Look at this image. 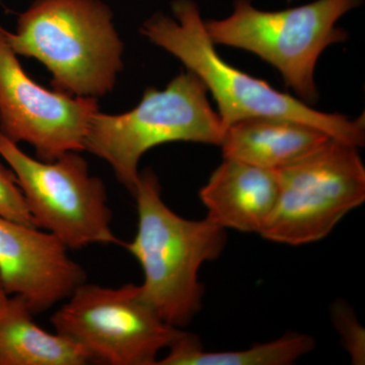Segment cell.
Returning <instances> with one entry per match:
<instances>
[{
	"label": "cell",
	"mask_w": 365,
	"mask_h": 365,
	"mask_svg": "<svg viewBox=\"0 0 365 365\" xmlns=\"http://www.w3.org/2000/svg\"><path fill=\"white\" fill-rule=\"evenodd\" d=\"M316 342L311 336L288 333L278 339L240 351L206 352L199 338L182 332L169 353L157 365H288L312 352Z\"/></svg>",
	"instance_id": "14"
},
{
	"label": "cell",
	"mask_w": 365,
	"mask_h": 365,
	"mask_svg": "<svg viewBox=\"0 0 365 365\" xmlns=\"http://www.w3.org/2000/svg\"><path fill=\"white\" fill-rule=\"evenodd\" d=\"M0 217L38 227L13 170L0 163Z\"/></svg>",
	"instance_id": "15"
},
{
	"label": "cell",
	"mask_w": 365,
	"mask_h": 365,
	"mask_svg": "<svg viewBox=\"0 0 365 365\" xmlns=\"http://www.w3.org/2000/svg\"><path fill=\"white\" fill-rule=\"evenodd\" d=\"M172 11L174 18L155 14L143 24L140 32L201 79L217 103L223 128L248 118H282L313 125L357 148L364 145V116L352 120L317 111L266 81L230 66L216 52L195 2L174 0Z\"/></svg>",
	"instance_id": "1"
},
{
	"label": "cell",
	"mask_w": 365,
	"mask_h": 365,
	"mask_svg": "<svg viewBox=\"0 0 365 365\" xmlns=\"http://www.w3.org/2000/svg\"><path fill=\"white\" fill-rule=\"evenodd\" d=\"M362 0H317L306 6L266 11L251 0H237L223 20L204 21L215 44L254 53L280 72L285 83L309 104L318 102L314 68L329 46L344 42L347 34L336 24Z\"/></svg>",
	"instance_id": "5"
},
{
	"label": "cell",
	"mask_w": 365,
	"mask_h": 365,
	"mask_svg": "<svg viewBox=\"0 0 365 365\" xmlns=\"http://www.w3.org/2000/svg\"><path fill=\"white\" fill-rule=\"evenodd\" d=\"M50 323L55 333L85 348L93 361L110 365H157L158 353L182 332L163 321L133 283H83Z\"/></svg>",
	"instance_id": "8"
},
{
	"label": "cell",
	"mask_w": 365,
	"mask_h": 365,
	"mask_svg": "<svg viewBox=\"0 0 365 365\" xmlns=\"http://www.w3.org/2000/svg\"><path fill=\"white\" fill-rule=\"evenodd\" d=\"M0 157L13 170L37 227L51 232L67 249L122 244L112 230L105 184L91 176L78 153L44 162L26 155L0 132Z\"/></svg>",
	"instance_id": "6"
},
{
	"label": "cell",
	"mask_w": 365,
	"mask_h": 365,
	"mask_svg": "<svg viewBox=\"0 0 365 365\" xmlns=\"http://www.w3.org/2000/svg\"><path fill=\"white\" fill-rule=\"evenodd\" d=\"M26 300L9 295L0 309V365H86L85 348L66 336L49 333L34 321Z\"/></svg>",
	"instance_id": "13"
},
{
	"label": "cell",
	"mask_w": 365,
	"mask_h": 365,
	"mask_svg": "<svg viewBox=\"0 0 365 365\" xmlns=\"http://www.w3.org/2000/svg\"><path fill=\"white\" fill-rule=\"evenodd\" d=\"M9 297V295L6 294L4 284H2L1 278H0V309H1V307H4V304H6Z\"/></svg>",
	"instance_id": "17"
},
{
	"label": "cell",
	"mask_w": 365,
	"mask_h": 365,
	"mask_svg": "<svg viewBox=\"0 0 365 365\" xmlns=\"http://www.w3.org/2000/svg\"><path fill=\"white\" fill-rule=\"evenodd\" d=\"M6 36L18 56L44 64L53 88L66 95L102 97L123 69V42L102 0H35Z\"/></svg>",
	"instance_id": "3"
},
{
	"label": "cell",
	"mask_w": 365,
	"mask_h": 365,
	"mask_svg": "<svg viewBox=\"0 0 365 365\" xmlns=\"http://www.w3.org/2000/svg\"><path fill=\"white\" fill-rule=\"evenodd\" d=\"M138 227L133 241L122 242L144 274V300L169 325H188L202 306L199 271L220 256L227 242L225 228L208 218L190 220L175 213L162 198L157 175L139 174L133 194Z\"/></svg>",
	"instance_id": "2"
},
{
	"label": "cell",
	"mask_w": 365,
	"mask_h": 365,
	"mask_svg": "<svg viewBox=\"0 0 365 365\" xmlns=\"http://www.w3.org/2000/svg\"><path fill=\"white\" fill-rule=\"evenodd\" d=\"M0 278L7 294L39 314L68 299L86 275L51 232L0 217Z\"/></svg>",
	"instance_id": "10"
},
{
	"label": "cell",
	"mask_w": 365,
	"mask_h": 365,
	"mask_svg": "<svg viewBox=\"0 0 365 365\" xmlns=\"http://www.w3.org/2000/svg\"><path fill=\"white\" fill-rule=\"evenodd\" d=\"M207 91L201 79L187 71L165 90H146L131 111H98L91 120L85 150L109 163L118 181L133 194L139 162L155 146L176 141L220 145L225 128Z\"/></svg>",
	"instance_id": "4"
},
{
	"label": "cell",
	"mask_w": 365,
	"mask_h": 365,
	"mask_svg": "<svg viewBox=\"0 0 365 365\" xmlns=\"http://www.w3.org/2000/svg\"><path fill=\"white\" fill-rule=\"evenodd\" d=\"M357 148L333 138L313 155L276 170L279 196L262 237L302 246L330 235L365 200V168Z\"/></svg>",
	"instance_id": "7"
},
{
	"label": "cell",
	"mask_w": 365,
	"mask_h": 365,
	"mask_svg": "<svg viewBox=\"0 0 365 365\" xmlns=\"http://www.w3.org/2000/svg\"><path fill=\"white\" fill-rule=\"evenodd\" d=\"M336 326L342 335L344 344L351 354L354 364L364 361V331L351 312L344 306H336L334 309Z\"/></svg>",
	"instance_id": "16"
},
{
	"label": "cell",
	"mask_w": 365,
	"mask_h": 365,
	"mask_svg": "<svg viewBox=\"0 0 365 365\" xmlns=\"http://www.w3.org/2000/svg\"><path fill=\"white\" fill-rule=\"evenodd\" d=\"M96 98L48 91L21 67L0 26V132L13 143H26L37 158L52 162L69 151L85 150Z\"/></svg>",
	"instance_id": "9"
},
{
	"label": "cell",
	"mask_w": 365,
	"mask_h": 365,
	"mask_svg": "<svg viewBox=\"0 0 365 365\" xmlns=\"http://www.w3.org/2000/svg\"><path fill=\"white\" fill-rule=\"evenodd\" d=\"M199 195L218 227L261 234L279 196L277 170L225 158Z\"/></svg>",
	"instance_id": "11"
},
{
	"label": "cell",
	"mask_w": 365,
	"mask_h": 365,
	"mask_svg": "<svg viewBox=\"0 0 365 365\" xmlns=\"http://www.w3.org/2000/svg\"><path fill=\"white\" fill-rule=\"evenodd\" d=\"M333 137L313 125L274 117L240 120L223 131V158L279 170L313 155Z\"/></svg>",
	"instance_id": "12"
}]
</instances>
